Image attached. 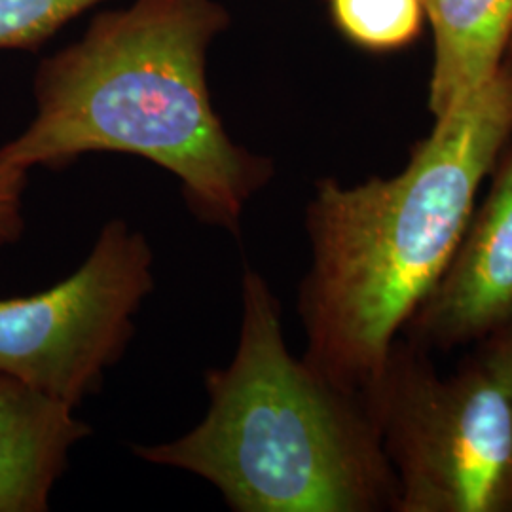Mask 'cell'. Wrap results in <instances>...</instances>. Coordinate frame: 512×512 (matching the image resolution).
<instances>
[{
  "mask_svg": "<svg viewBox=\"0 0 512 512\" xmlns=\"http://www.w3.org/2000/svg\"><path fill=\"white\" fill-rule=\"evenodd\" d=\"M503 63L512 71V38L511 42H509V48H507V55H505V61H503Z\"/></svg>",
  "mask_w": 512,
  "mask_h": 512,
  "instance_id": "4fadbf2b",
  "label": "cell"
},
{
  "mask_svg": "<svg viewBox=\"0 0 512 512\" xmlns=\"http://www.w3.org/2000/svg\"><path fill=\"white\" fill-rule=\"evenodd\" d=\"M512 131V71L501 69L435 118L403 171L365 183L321 179L306 207L310 268L298 287L304 363L365 393L458 247L478 190Z\"/></svg>",
  "mask_w": 512,
  "mask_h": 512,
  "instance_id": "6da1fadb",
  "label": "cell"
},
{
  "mask_svg": "<svg viewBox=\"0 0 512 512\" xmlns=\"http://www.w3.org/2000/svg\"><path fill=\"white\" fill-rule=\"evenodd\" d=\"M482 344L492 351V355L499 361L512 384V319L490 338H486Z\"/></svg>",
  "mask_w": 512,
  "mask_h": 512,
  "instance_id": "7c38bea8",
  "label": "cell"
},
{
  "mask_svg": "<svg viewBox=\"0 0 512 512\" xmlns=\"http://www.w3.org/2000/svg\"><path fill=\"white\" fill-rule=\"evenodd\" d=\"M29 171L0 160V247L18 243L25 232L23 198Z\"/></svg>",
  "mask_w": 512,
  "mask_h": 512,
  "instance_id": "8fae6325",
  "label": "cell"
},
{
  "mask_svg": "<svg viewBox=\"0 0 512 512\" xmlns=\"http://www.w3.org/2000/svg\"><path fill=\"white\" fill-rule=\"evenodd\" d=\"M334 23L370 52H391L420 35L423 0H330Z\"/></svg>",
  "mask_w": 512,
  "mask_h": 512,
  "instance_id": "9c48e42d",
  "label": "cell"
},
{
  "mask_svg": "<svg viewBox=\"0 0 512 512\" xmlns=\"http://www.w3.org/2000/svg\"><path fill=\"white\" fill-rule=\"evenodd\" d=\"M442 376L399 336L365 391L399 480L397 512H512V384L482 342Z\"/></svg>",
  "mask_w": 512,
  "mask_h": 512,
  "instance_id": "277c9868",
  "label": "cell"
},
{
  "mask_svg": "<svg viewBox=\"0 0 512 512\" xmlns=\"http://www.w3.org/2000/svg\"><path fill=\"white\" fill-rule=\"evenodd\" d=\"M458 247L401 336L425 351L476 346L512 319V131Z\"/></svg>",
  "mask_w": 512,
  "mask_h": 512,
  "instance_id": "8992f818",
  "label": "cell"
},
{
  "mask_svg": "<svg viewBox=\"0 0 512 512\" xmlns=\"http://www.w3.org/2000/svg\"><path fill=\"white\" fill-rule=\"evenodd\" d=\"M29 385L0 374V512H44L92 427Z\"/></svg>",
  "mask_w": 512,
  "mask_h": 512,
  "instance_id": "52a82bcc",
  "label": "cell"
},
{
  "mask_svg": "<svg viewBox=\"0 0 512 512\" xmlns=\"http://www.w3.org/2000/svg\"><path fill=\"white\" fill-rule=\"evenodd\" d=\"M238 348L205 372L203 420L135 458L200 476L234 512H397L399 480L365 393L330 384L287 346L270 283L245 270Z\"/></svg>",
  "mask_w": 512,
  "mask_h": 512,
  "instance_id": "3957f363",
  "label": "cell"
},
{
  "mask_svg": "<svg viewBox=\"0 0 512 512\" xmlns=\"http://www.w3.org/2000/svg\"><path fill=\"white\" fill-rule=\"evenodd\" d=\"M433 31L427 105L435 118L494 76L512 38V0H423Z\"/></svg>",
  "mask_w": 512,
  "mask_h": 512,
  "instance_id": "ba28073f",
  "label": "cell"
},
{
  "mask_svg": "<svg viewBox=\"0 0 512 512\" xmlns=\"http://www.w3.org/2000/svg\"><path fill=\"white\" fill-rule=\"evenodd\" d=\"M147 236L110 219L90 255L52 289L0 298V374L76 408L101 391L154 291Z\"/></svg>",
  "mask_w": 512,
  "mask_h": 512,
  "instance_id": "5b68a950",
  "label": "cell"
},
{
  "mask_svg": "<svg viewBox=\"0 0 512 512\" xmlns=\"http://www.w3.org/2000/svg\"><path fill=\"white\" fill-rule=\"evenodd\" d=\"M226 23L217 0H133L97 16L38 67L35 116L0 160L31 171L92 152L139 156L179 179L196 219L239 234L275 169L228 135L211 103L207 52Z\"/></svg>",
  "mask_w": 512,
  "mask_h": 512,
  "instance_id": "7a4b0ae2",
  "label": "cell"
},
{
  "mask_svg": "<svg viewBox=\"0 0 512 512\" xmlns=\"http://www.w3.org/2000/svg\"><path fill=\"white\" fill-rule=\"evenodd\" d=\"M103 0H0V50H25L54 37Z\"/></svg>",
  "mask_w": 512,
  "mask_h": 512,
  "instance_id": "30bf717a",
  "label": "cell"
}]
</instances>
